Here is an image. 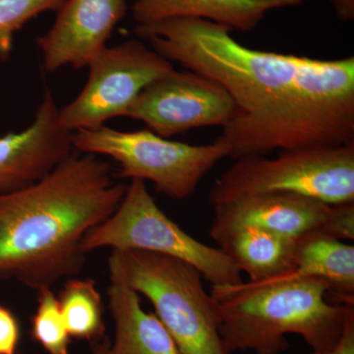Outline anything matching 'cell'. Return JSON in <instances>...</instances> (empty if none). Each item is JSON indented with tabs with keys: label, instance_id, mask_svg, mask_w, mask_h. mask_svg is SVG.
I'll return each mask as SVG.
<instances>
[{
	"label": "cell",
	"instance_id": "cell-5",
	"mask_svg": "<svg viewBox=\"0 0 354 354\" xmlns=\"http://www.w3.org/2000/svg\"><path fill=\"white\" fill-rule=\"evenodd\" d=\"M212 187L213 206L244 196L288 193L329 205L354 203V142L234 160Z\"/></svg>",
	"mask_w": 354,
	"mask_h": 354
},
{
	"label": "cell",
	"instance_id": "cell-2",
	"mask_svg": "<svg viewBox=\"0 0 354 354\" xmlns=\"http://www.w3.org/2000/svg\"><path fill=\"white\" fill-rule=\"evenodd\" d=\"M125 190L108 162L73 153L36 183L0 194V281L39 291L78 276L84 237L113 215Z\"/></svg>",
	"mask_w": 354,
	"mask_h": 354
},
{
	"label": "cell",
	"instance_id": "cell-22",
	"mask_svg": "<svg viewBox=\"0 0 354 354\" xmlns=\"http://www.w3.org/2000/svg\"><path fill=\"white\" fill-rule=\"evenodd\" d=\"M335 7V12L342 20L353 19L354 15V0H330Z\"/></svg>",
	"mask_w": 354,
	"mask_h": 354
},
{
	"label": "cell",
	"instance_id": "cell-8",
	"mask_svg": "<svg viewBox=\"0 0 354 354\" xmlns=\"http://www.w3.org/2000/svg\"><path fill=\"white\" fill-rule=\"evenodd\" d=\"M87 82L73 101L59 109V121L69 132L104 127L125 113L140 93L174 64L140 39L106 46L88 64Z\"/></svg>",
	"mask_w": 354,
	"mask_h": 354
},
{
	"label": "cell",
	"instance_id": "cell-1",
	"mask_svg": "<svg viewBox=\"0 0 354 354\" xmlns=\"http://www.w3.org/2000/svg\"><path fill=\"white\" fill-rule=\"evenodd\" d=\"M227 26L176 18L133 32L169 62L215 81L234 111L215 140L234 160L354 142V57L316 59L253 50Z\"/></svg>",
	"mask_w": 354,
	"mask_h": 354
},
{
	"label": "cell",
	"instance_id": "cell-14",
	"mask_svg": "<svg viewBox=\"0 0 354 354\" xmlns=\"http://www.w3.org/2000/svg\"><path fill=\"white\" fill-rule=\"evenodd\" d=\"M319 279L330 286L329 300L354 306V246L324 232L297 242L291 269L276 278L258 283Z\"/></svg>",
	"mask_w": 354,
	"mask_h": 354
},
{
	"label": "cell",
	"instance_id": "cell-13",
	"mask_svg": "<svg viewBox=\"0 0 354 354\" xmlns=\"http://www.w3.org/2000/svg\"><path fill=\"white\" fill-rule=\"evenodd\" d=\"M304 0H135L133 19L140 24L176 18H198L227 26L232 30L255 29L266 14Z\"/></svg>",
	"mask_w": 354,
	"mask_h": 354
},
{
	"label": "cell",
	"instance_id": "cell-16",
	"mask_svg": "<svg viewBox=\"0 0 354 354\" xmlns=\"http://www.w3.org/2000/svg\"><path fill=\"white\" fill-rule=\"evenodd\" d=\"M298 241L247 225L228 230L214 241L234 260L241 272L248 274V281L258 283L290 271Z\"/></svg>",
	"mask_w": 354,
	"mask_h": 354
},
{
	"label": "cell",
	"instance_id": "cell-9",
	"mask_svg": "<svg viewBox=\"0 0 354 354\" xmlns=\"http://www.w3.org/2000/svg\"><path fill=\"white\" fill-rule=\"evenodd\" d=\"M234 111L232 97L215 81L174 68L140 93L125 118L142 121L151 131L169 139L195 128H223Z\"/></svg>",
	"mask_w": 354,
	"mask_h": 354
},
{
	"label": "cell",
	"instance_id": "cell-20",
	"mask_svg": "<svg viewBox=\"0 0 354 354\" xmlns=\"http://www.w3.org/2000/svg\"><path fill=\"white\" fill-rule=\"evenodd\" d=\"M20 328L12 312L0 305V354H15Z\"/></svg>",
	"mask_w": 354,
	"mask_h": 354
},
{
	"label": "cell",
	"instance_id": "cell-7",
	"mask_svg": "<svg viewBox=\"0 0 354 354\" xmlns=\"http://www.w3.org/2000/svg\"><path fill=\"white\" fill-rule=\"evenodd\" d=\"M74 150L113 158L118 178L150 181L158 192L174 200L194 194L203 178L227 151L214 142L189 145L171 141L150 129L120 131L106 127L72 133Z\"/></svg>",
	"mask_w": 354,
	"mask_h": 354
},
{
	"label": "cell",
	"instance_id": "cell-21",
	"mask_svg": "<svg viewBox=\"0 0 354 354\" xmlns=\"http://www.w3.org/2000/svg\"><path fill=\"white\" fill-rule=\"evenodd\" d=\"M312 354H354V320L348 324L339 341L332 348Z\"/></svg>",
	"mask_w": 354,
	"mask_h": 354
},
{
	"label": "cell",
	"instance_id": "cell-6",
	"mask_svg": "<svg viewBox=\"0 0 354 354\" xmlns=\"http://www.w3.org/2000/svg\"><path fill=\"white\" fill-rule=\"evenodd\" d=\"M83 250H138L160 254L192 266L212 286L237 285L241 270L221 248L197 241L165 215L146 183L131 179L118 209L84 237Z\"/></svg>",
	"mask_w": 354,
	"mask_h": 354
},
{
	"label": "cell",
	"instance_id": "cell-3",
	"mask_svg": "<svg viewBox=\"0 0 354 354\" xmlns=\"http://www.w3.org/2000/svg\"><path fill=\"white\" fill-rule=\"evenodd\" d=\"M329 293L319 279L212 286L225 351L281 354L290 348L288 335L313 351L332 348L354 320V306L330 301Z\"/></svg>",
	"mask_w": 354,
	"mask_h": 354
},
{
	"label": "cell",
	"instance_id": "cell-12",
	"mask_svg": "<svg viewBox=\"0 0 354 354\" xmlns=\"http://www.w3.org/2000/svg\"><path fill=\"white\" fill-rule=\"evenodd\" d=\"M213 241L228 230L256 227L300 239L315 232L328 234L335 205L288 193L250 195L214 206Z\"/></svg>",
	"mask_w": 354,
	"mask_h": 354
},
{
	"label": "cell",
	"instance_id": "cell-18",
	"mask_svg": "<svg viewBox=\"0 0 354 354\" xmlns=\"http://www.w3.org/2000/svg\"><path fill=\"white\" fill-rule=\"evenodd\" d=\"M31 335L48 354H68L70 335L58 297L50 288L38 291V308L32 316Z\"/></svg>",
	"mask_w": 354,
	"mask_h": 354
},
{
	"label": "cell",
	"instance_id": "cell-23",
	"mask_svg": "<svg viewBox=\"0 0 354 354\" xmlns=\"http://www.w3.org/2000/svg\"><path fill=\"white\" fill-rule=\"evenodd\" d=\"M109 346V342L106 341L95 342L94 348H93V354H108Z\"/></svg>",
	"mask_w": 354,
	"mask_h": 354
},
{
	"label": "cell",
	"instance_id": "cell-19",
	"mask_svg": "<svg viewBox=\"0 0 354 354\" xmlns=\"http://www.w3.org/2000/svg\"><path fill=\"white\" fill-rule=\"evenodd\" d=\"M64 0H0V62H7L14 37L32 18L59 8Z\"/></svg>",
	"mask_w": 354,
	"mask_h": 354
},
{
	"label": "cell",
	"instance_id": "cell-10",
	"mask_svg": "<svg viewBox=\"0 0 354 354\" xmlns=\"http://www.w3.org/2000/svg\"><path fill=\"white\" fill-rule=\"evenodd\" d=\"M127 0H64L55 23L38 39L44 69L87 67L127 15Z\"/></svg>",
	"mask_w": 354,
	"mask_h": 354
},
{
	"label": "cell",
	"instance_id": "cell-4",
	"mask_svg": "<svg viewBox=\"0 0 354 354\" xmlns=\"http://www.w3.org/2000/svg\"><path fill=\"white\" fill-rule=\"evenodd\" d=\"M108 264L111 283L128 286L152 304L179 354H228L218 304L192 266L138 250H113Z\"/></svg>",
	"mask_w": 354,
	"mask_h": 354
},
{
	"label": "cell",
	"instance_id": "cell-11",
	"mask_svg": "<svg viewBox=\"0 0 354 354\" xmlns=\"http://www.w3.org/2000/svg\"><path fill=\"white\" fill-rule=\"evenodd\" d=\"M72 133L59 121V109L50 88L31 124L0 137V194L36 183L73 153Z\"/></svg>",
	"mask_w": 354,
	"mask_h": 354
},
{
	"label": "cell",
	"instance_id": "cell-15",
	"mask_svg": "<svg viewBox=\"0 0 354 354\" xmlns=\"http://www.w3.org/2000/svg\"><path fill=\"white\" fill-rule=\"evenodd\" d=\"M109 306L115 327L108 354H179L176 342L156 314L143 309L140 295L128 286L111 283Z\"/></svg>",
	"mask_w": 354,
	"mask_h": 354
},
{
	"label": "cell",
	"instance_id": "cell-17",
	"mask_svg": "<svg viewBox=\"0 0 354 354\" xmlns=\"http://www.w3.org/2000/svg\"><path fill=\"white\" fill-rule=\"evenodd\" d=\"M58 301L70 337L94 342L102 339L106 330L104 304L93 279H67Z\"/></svg>",
	"mask_w": 354,
	"mask_h": 354
}]
</instances>
